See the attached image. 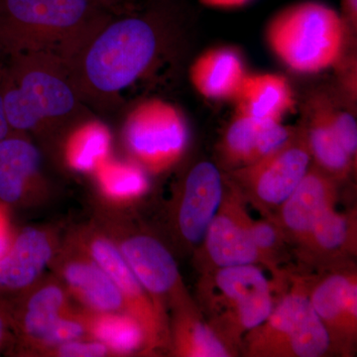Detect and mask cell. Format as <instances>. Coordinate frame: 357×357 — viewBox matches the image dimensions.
<instances>
[{
	"label": "cell",
	"instance_id": "obj_33",
	"mask_svg": "<svg viewBox=\"0 0 357 357\" xmlns=\"http://www.w3.org/2000/svg\"><path fill=\"white\" fill-rule=\"evenodd\" d=\"M10 321V314L7 312L4 305L0 303V349L3 347L7 335H8V328Z\"/></svg>",
	"mask_w": 357,
	"mask_h": 357
},
{
	"label": "cell",
	"instance_id": "obj_7",
	"mask_svg": "<svg viewBox=\"0 0 357 357\" xmlns=\"http://www.w3.org/2000/svg\"><path fill=\"white\" fill-rule=\"evenodd\" d=\"M311 159L306 137L294 134L272 153L236 169L229 180L263 218L273 217L306 175Z\"/></svg>",
	"mask_w": 357,
	"mask_h": 357
},
{
	"label": "cell",
	"instance_id": "obj_3",
	"mask_svg": "<svg viewBox=\"0 0 357 357\" xmlns=\"http://www.w3.org/2000/svg\"><path fill=\"white\" fill-rule=\"evenodd\" d=\"M259 265L218 268L201 273L199 310L220 340L238 356L246 333L261 325L273 310L275 289Z\"/></svg>",
	"mask_w": 357,
	"mask_h": 357
},
{
	"label": "cell",
	"instance_id": "obj_20",
	"mask_svg": "<svg viewBox=\"0 0 357 357\" xmlns=\"http://www.w3.org/2000/svg\"><path fill=\"white\" fill-rule=\"evenodd\" d=\"M66 307L64 291L55 285L40 289L26 303L20 314L21 332L28 340L45 345L62 342L68 319L63 314Z\"/></svg>",
	"mask_w": 357,
	"mask_h": 357
},
{
	"label": "cell",
	"instance_id": "obj_36",
	"mask_svg": "<svg viewBox=\"0 0 357 357\" xmlns=\"http://www.w3.org/2000/svg\"><path fill=\"white\" fill-rule=\"evenodd\" d=\"M96 1L103 8L112 13H115V10L119 8V4L121 3V0H96Z\"/></svg>",
	"mask_w": 357,
	"mask_h": 357
},
{
	"label": "cell",
	"instance_id": "obj_35",
	"mask_svg": "<svg viewBox=\"0 0 357 357\" xmlns=\"http://www.w3.org/2000/svg\"><path fill=\"white\" fill-rule=\"evenodd\" d=\"M345 11L352 21L357 20V0H342Z\"/></svg>",
	"mask_w": 357,
	"mask_h": 357
},
{
	"label": "cell",
	"instance_id": "obj_37",
	"mask_svg": "<svg viewBox=\"0 0 357 357\" xmlns=\"http://www.w3.org/2000/svg\"><path fill=\"white\" fill-rule=\"evenodd\" d=\"M4 56L2 55L1 53H0V65H1L2 60H3Z\"/></svg>",
	"mask_w": 357,
	"mask_h": 357
},
{
	"label": "cell",
	"instance_id": "obj_4",
	"mask_svg": "<svg viewBox=\"0 0 357 357\" xmlns=\"http://www.w3.org/2000/svg\"><path fill=\"white\" fill-rule=\"evenodd\" d=\"M109 13L96 0H0V53H60Z\"/></svg>",
	"mask_w": 357,
	"mask_h": 357
},
{
	"label": "cell",
	"instance_id": "obj_26",
	"mask_svg": "<svg viewBox=\"0 0 357 357\" xmlns=\"http://www.w3.org/2000/svg\"><path fill=\"white\" fill-rule=\"evenodd\" d=\"M250 229L253 243L261 260V266L266 268L273 275V280L283 287L290 273L284 270L281 265L287 259L286 257L290 244L280 225L274 215L259 220L251 218Z\"/></svg>",
	"mask_w": 357,
	"mask_h": 357
},
{
	"label": "cell",
	"instance_id": "obj_28",
	"mask_svg": "<svg viewBox=\"0 0 357 357\" xmlns=\"http://www.w3.org/2000/svg\"><path fill=\"white\" fill-rule=\"evenodd\" d=\"M326 112L338 141L344 147L345 152L351 157L352 161L356 163L357 126L356 119L351 114L340 112V110L326 109Z\"/></svg>",
	"mask_w": 357,
	"mask_h": 357
},
{
	"label": "cell",
	"instance_id": "obj_11",
	"mask_svg": "<svg viewBox=\"0 0 357 357\" xmlns=\"http://www.w3.org/2000/svg\"><path fill=\"white\" fill-rule=\"evenodd\" d=\"M119 250L164 318L167 301L174 309L192 300L173 255L155 237L147 234L130 236L121 243Z\"/></svg>",
	"mask_w": 357,
	"mask_h": 357
},
{
	"label": "cell",
	"instance_id": "obj_12",
	"mask_svg": "<svg viewBox=\"0 0 357 357\" xmlns=\"http://www.w3.org/2000/svg\"><path fill=\"white\" fill-rule=\"evenodd\" d=\"M225 178L211 162L202 161L188 173L176 206L175 225L183 243L196 250L220 208Z\"/></svg>",
	"mask_w": 357,
	"mask_h": 357
},
{
	"label": "cell",
	"instance_id": "obj_29",
	"mask_svg": "<svg viewBox=\"0 0 357 357\" xmlns=\"http://www.w3.org/2000/svg\"><path fill=\"white\" fill-rule=\"evenodd\" d=\"M91 138L81 141L73 150V164L79 169H88L95 163V159L103 153L105 149V138L100 134L91 135Z\"/></svg>",
	"mask_w": 357,
	"mask_h": 357
},
{
	"label": "cell",
	"instance_id": "obj_13",
	"mask_svg": "<svg viewBox=\"0 0 357 357\" xmlns=\"http://www.w3.org/2000/svg\"><path fill=\"white\" fill-rule=\"evenodd\" d=\"M91 259L109 274L123 297L126 312L137 319L146 333L148 349H153L167 340L165 318L160 314L151 296L136 278L132 270L114 244L96 238L91 244Z\"/></svg>",
	"mask_w": 357,
	"mask_h": 357
},
{
	"label": "cell",
	"instance_id": "obj_5",
	"mask_svg": "<svg viewBox=\"0 0 357 357\" xmlns=\"http://www.w3.org/2000/svg\"><path fill=\"white\" fill-rule=\"evenodd\" d=\"M345 24L333 7L304 1L275 14L266 27V43L286 67L317 74L337 64L345 45Z\"/></svg>",
	"mask_w": 357,
	"mask_h": 357
},
{
	"label": "cell",
	"instance_id": "obj_6",
	"mask_svg": "<svg viewBox=\"0 0 357 357\" xmlns=\"http://www.w3.org/2000/svg\"><path fill=\"white\" fill-rule=\"evenodd\" d=\"M312 276L289 275L268 318L246 333L241 352L248 357H323L333 354L325 326L309 298Z\"/></svg>",
	"mask_w": 357,
	"mask_h": 357
},
{
	"label": "cell",
	"instance_id": "obj_27",
	"mask_svg": "<svg viewBox=\"0 0 357 357\" xmlns=\"http://www.w3.org/2000/svg\"><path fill=\"white\" fill-rule=\"evenodd\" d=\"M102 183L107 195L119 199L137 198L148 187L146 178L135 167L116 168L115 172L103 176Z\"/></svg>",
	"mask_w": 357,
	"mask_h": 357
},
{
	"label": "cell",
	"instance_id": "obj_30",
	"mask_svg": "<svg viewBox=\"0 0 357 357\" xmlns=\"http://www.w3.org/2000/svg\"><path fill=\"white\" fill-rule=\"evenodd\" d=\"M109 349L107 345L98 342H79L70 340L59 345L57 354L64 357H100L107 356Z\"/></svg>",
	"mask_w": 357,
	"mask_h": 357
},
{
	"label": "cell",
	"instance_id": "obj_31",
	"mask_svg": "<svg viewBox=\"0 0 357 357\" xmlns=\"http://www.w3.org/2000/svg\"><path fill=\"white\" fill-rule=\"evenodd\" d=\"M13 236L11 234L10 225H9L8 217L6 208L0 204V257L6 252Z\"/></svg>",
	"mask_w": 357,
	"mask_h": 357
},
{
	"label": "cell",
	"instance_id": "obj_17",
	"mask_svg": "<svg viewBox=\"0 0 357 357\" xmlns=\"http://www.w3.org/2000/svg\"><path fill=\"white\" fill-rule=\"evenodd\" d=\"M248 76L241 55L234 49L215 48L204 52L191 68L192 84L210 100H236Z\"/></svg>",
	"mask_w": 357,
	"mask_h": 357
},
{
	"label": "cell",
	"instance_id": "obj_21",
	"mask_svg": "<svg viewBox=\"0 0 357 357\" xmlns=\"http://www.w3.org/2000/svg\"><path fill=\"white\" fill-rule=\"evenodd\" d=\"M173 354L180 357H231L194 300L174 307Z\"/></svg>",
	"mask_w": 357,
	"mask_h": 357
},
{
	"label": "cell",
	"instance_id": "obj_9",
	"mask_svg": "<svg viewBox=\"0 0 357 357\" xmlns=\"http://www.w3.org/2000/svg\"><path fill=\"white\" fill-rule=\"evenodd\" d=\"M126 139L134 156L153 172L165 170L178 161L187 147L185 119L172 105L150 102L131 115Z\"/></svg>",
	"mask_w": 357,
	"mask_h": 357
},
{
	"label": "cell",
	"instance_id": "obj_2",
	"mask_svg": "<svg viewBox=\"0 0 357 357\" xmlns=\"http://www.w3.org/2000/svg\"><path fill=\"white\" fill-rule=\"evenodd\" d=\"M0 93L11 130L23 133L67 121L81 112L83 100L64 61L52 51L4 56Z\"/></svg>",
	"mask_w": 357,
	"mask_h": 357
},
{
	"label": "cell",
	"instance_id": "obj_32",
	"mask_svg": "<svg viewBox=\"0 0 357 357\" xmlns=\"http://www.w3.org/2000/svg\"><path fill=\"white\" fill-rule=\"evenodd\" d=\"M204 6L213 8L231 9L244 6L251 0H199Z\"/></svg>",
	"mask_w": 357,
	"mask_h": 357
},
{
	"label": "cell",
	"instance_id": "obj_24",
	"mask_svg": "<svg viewBox=\"0 0 357 357\" xmlns=\"http://www.w3.org/2000/svg\"><path fill=\"white\" fill-rule=\"evenodd\" d=\"M306 140L317 166L335 180L347 178L356 167V163L345 152L333 132L326 109L318 110L312 116Z\"/></svg>",
	"mask_w": 357,
	"mask_h": 357
},
{
	"label": "cell",
	"instance_id": "obj_1",
	"mask_svg": "<svg viewBox=\"0 0 357 357\" xmlns=\"http://www.w3.org/2000/svg\"><path fill=\"white\" fill-rule=\"evenodd\" d=\"M114 14L58 54L82 98L112 100L133 84L156 55L158 39L151 21Z\"/></svg>",
	"mask_w": 357,
	"mask_h": 357
},
{
	"label": "cell",
	"instance_id": "obj_19",
	"mask_svg": "<svg viewBox=\"0 0 357 357\" xmlns=\"http://www.w3.org/2000/svg\"><path fill=\"white\" fill-rule=\"evenodd\" d=\"M236 100L237 112L256 121H282L295 103L287 79L276 74L248 75Z\"/></svg>",
	"mask_w": 357,
	"mask_h": 357
},
{
	"label": "cell",
	"instance_id": "obj_8",
	"mask_svg": "<svg viewBox=\"0 0 357 357\" xmlns=\"http://www.w3.org/2000/svg\"><path fill=\"white\" fill-rule=\"evenodd\" d=\"M246 201L231 181L225 178L220 208L197 250L199 272L255 264L261 266L252 236Z\"/></svg>",
	"mask_w": 357,
	"mask_h": 357
},
{
	"label": "cell",
	"instance_id": "obj_14",
	"mask_svg": "<svg viewBox=\"0 0 357 357\" xmlns=\"http://www.w3.org/2000/svg\"><path fill=\"white\" fill-rule=\"evenodd\" d=\"M337 201V180L318 166L310 167L299 185L274 215L290 246L297 251L307 241L321 213L335 206Z\"/></svg>",
	"mask_w": 357,
	"mask_h": 357
},
{
	"label": "cell",
	"instance_id": "obj_18",
	"mask_svg": "<svg viewBox=\"0 0 357 357\" xmlns=\"http://www.w3.org/2000/svg\"><path fill=\"white\" fill-rule=\"evenodd\" d=\"M41 163L39 150L24 133L11 130L0 142V202L18 203L38 175Z\"/></svg>",
	"mask_w": 357,
	"mask_h": 357
},
{
	"label": "cell",
	"instance_id": "obj_16",
	"mask_svg": "<svg viewBox=\"0 0 357 357\" xmlns=\"http://www.w3.org/2000/svg\"><path fill=\"white\" fill-rule=\"evenodd\" d=\"M52 255L50 238L45 232L31 227L23 229L0 257V292L31 285L50 262Z\"/></svg>",
	"mask_w": 357,
	"mask_h": 357
},
{
	"label": "cell",
	"instance_id": "obj_25",
	"mask_svg": "<svg viewBox=\"0 0 357 357\" xmlns=\"http://www.w3.org/2000/svg\"><path fill=\"white\" fill-rule=\"evenodd\" d=\"M261 121L237 112L223 137V160L231 168H243L261 158L260 153Z\"/></svg>",
	"mask_w": 357,
	"mask_h": 357
},
{
	"label": "cell",
	"instance_id": "obj_22",
	"mask_svg": "<svg viewBox=\"0 0 357 357\" xmlns=\"http://www.w3.org/2000/svg\"><path fill=\"white\" fill-rule=\"evenodd\" d=\"M63 274L73 293L93 311L114 312L126 309L121 291L93 260L67 263Z\"/></svg>",
	"mask_w": 357,
	"mask_h": 357
},
{
	"label": "cell",
	"instance_id": "obj_15",
	"mask_svg": "<svg viewBox=\"0 0 357 357\" xmlns=\"http://www.w3.org/2000/svg\"><path fill=\"white\" fill-rule=\"evenodd\" d=\"M356 220V211L340 213L335 206L326 208L296 251L301 261L324 270L351 262L357 251Z\"/></svg>",
	"mask_w": 357,
	"mask_h": 357
},
{
	"label": "cell",
	"instance_id": "obj_23",
	"mask_svg": "<svg viewBox=\"0 0 357 357\" xmlns=\"http://www.w3.org/2000/svg\"><path fill=\"white\" fill-rule=\"evenodd\" d=\"M98 342L115 354H129L148 349L146 333L128 312H96L84 321Z\"/></svg>",
	"mask_w": 357,
	"mask_h": 357
},
{
	"label": "cell",
	"instance_id": "obj_34",
	"mask_svg": "<svg viewBox=\"0 0 357 357\" xmlns=\"http://www.w3.org/2000/svg\"><path fill=\"white\" fill-rule=\"evenodd\" d=\"M10 132L11 128L9 126L8 121H7L3 102H2L1 93H0V142Z\"/></svg>",
	"mask_w": 357,
	"mask_h": 357
},
{
	"label": "cell",
	"instance_id": "obj_10",
	"mask_svg": "<svg viewBox=\"0 0 357 357\" xmlns=\"http://www.w3.org/2000/svg\"><path fill=\"white\" fill-rule=\"evenodd\" d=\"M309 298L325 326L333 354L351 356L357 340V272L352 262L312 276Z\"/></svg>",
	"mask_w": 357,
	"mask_h": 357
}]
</instances>
